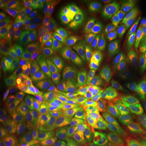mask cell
<instances>
[{"instance_id": "484cf974", "label": "cell", "mask_w": 146, "mask_h": 146, "mask_svg": "<svg viewBox=\"0 0 146 146\" xmlns=\"http://www.w3.org/2000/svg\"><path fill=\"white\" fill-rule=\"evenodd\" d=\"M58 1V11L61 19L67 20L71 18H81L79 9L76 0H60Z\"/></svg>"}, {"instance_id": "d6a6232c", "label": "cell", "mask_w": 146, "mask_h": 146, "mask_svg": "<svg viewBox=\"0 0 146 146\" xmlns=\"http://www.w3.org/2000/svg\"><path fill=\"white\" fill-rule=\"evenodd\" d=\"M62 20L63 32L68 39H72L81 28L83 23L81 18H71V19Z\"/></svg>"}, {"instance_id": "f1b7e54d", "label": "cell", "mask_w": 146, "mask_h": 146, "mask_svg": "<svg viewBox=\"0 0 146 146\" xmlns=\"http://www.w3.org/2000/svg\"><path fill=\"white\" fill-rule=\"evenodd\" d=\"M110 10L104 5L101 4L98 1H93L90 11H89L87 23L90 24L93 22L102 23L106 21L110 14Z\"/></svg>"}, {"instance_id": "cb8c5ba5", "label": "cell", "mask_w": 146, "mask_h": 146, "mask_svg": "<svg viewBox=\"0 0 146 146\" xmlns=\"http://www.w3.org/2000/svg\"><path fill=\"white\" fill-rule=\"evenodd\" d=\"M127 10L128 5L115 8L110 16L108 30L110 36L111 41H115L118 39Z\"/></svg>"}, {"instance_id": "60d3db41", "label": "cell", "mask_w": 146, "mask_h": 146, "mask_svg": "<svg viewBox=\"0 0 146 146\" xmlns=\"http://www.w3.org/2000/svg\"><path fill=\"white\" fill-rule=\"evenodd\" d=\"M9 144L10 146H31L25 139H21L16 141H11Z\"/></svg>"}, {"instance_id": "d590c367", "label": "cell", "mask_w": 146, "mask_h": 146, "mask_svg": "<svg viewBox=\"0 0 146 146\" xmlns=\"http://www.w3.org/2000/svg\"><path fill=\"white\" fill-rule=\"evenodd\" d=\"M0 18L2 21L8 22L13 21L14 10L4 2V1H0Z\"/></svg>"}, {"instance_id": "1f68e13d", "label": "cell", "mask_w": 146, "mask_h": 146, "mask_svg": "<svg viewBox=\"0 0 146 146\" xmlns=\"http://www.w3.org/2000/svg\"><path fill=\"white\" fill-rule=\"evenodd\" d=\"M131 108H132V101L129 94H128L115 106L114 109L112 110L111 116H114V118H125L127 116L129 117Z\"/></svg>"}, {"instance_id": "30bf717a", "label": "cell", "mask_w": 146, "mask_h": 146, "mask_svg": "<svg viewBox=\"0 0 146 146\" xmlns=\"http://www.w3.org/2000/svg\"><path fill=\"white\" fill-rule=\"evenodd\" d=\"M94 97V84L89 74L78 76L75 79L70 97L62 111L68 110L90 101Z\"/></svg>"}, {"instance_id": "f6af8a7d", "label": "cell", "mask_w": 146, "mask_h": 146, "mask_svg": "<svg viewBox=\"0 0 146 146\" xmlns=\"http://www.w3.org/2000/svg\"><path fill=\"white\" fill-rule=\"evenodd\" d=\"M118 146H125V145H122V144H121V145H118Z\"/></svg>"}, {"instance_id": "6da1fadb", "label": "cell", "mask_w": 146, "mask_h": 146, "mask_svg": "<svg viewBox=\"0 0 146 146\" xmlns=\"http://www.w3.org/2000/svg\"><path fill=\"white\" fill-rule=\"evenodd\" d=\"M13 10V21L37 23L48 27L60 19L58 1H24Z\"/></svg>"}, {"instance_id": "f35d334b", "label": "cell", "mask_w": 146, "mask_h": 146, "mask_svg": "<svg viewBox=\"0 0 146 146\" xmlns=\"http://www.w3.org/2000/svg\"><path fill=\"white\" fill-rule=\"evenodd\" d=\"M92 146H114V143L107 136L102 135L95 141Z\"/></svg>"}, {"instance_id": "ffe728a7", "label": "cell", "mask_w": 146, "mask_h": 146, "mask_svg": "<svg viewBox=\"0 0 146 146\" xmlns=\"http://www.w3.org/2000/svg\"><path fill=\"white\" fill-rule=\"evenodd\" d=\"M106 48V36L103 33L96 32L89 42L81 49V55L89 60L102 59Z\"/></svg>"}, {"instance_id": "83f0119b", "label": "cell", "mask_w": 146, "mask_h": 146, "mask_svg": "<svg viewBox=\"0 0 146 146\" xmlns=\"http://www.w3.org/2000/svg\"><path fill=\"white\" fill-rule=\"evenodd\" d=\"M96 33V27L94 24H87L80 29L79 31L71 39L70 41L79 49H82L89 43Z\"/></svg>"}, {"instance_id": "ee69618b", "label": "cell", "mask_w": 146, "mask_h": 146, "mask_svg": "<svg viewBox=\"0 0 146 146\" xmlns=\"http://www.w3.org/2000/svg\"><path fill=\"white\" fill-rule=\"evenodd\" d=\"M5 146H10V144H9V143H8L6 145H5Z\"/></svg>"}, {"instance_id": "bcb514c9", "label": "cell", "mask_w": 146, "mask_h": 146, "mask_svg": "<svg viewBox=\"0 0 146 146\" xmlns=\"http://www.w3.org/2000/svg\"><path fill=\"white\" fill-rule=\"evenodd\" d=\"M54 146H58V145H54Z\"/></svg>"}, {"instance_id": "ab89813d", "label": "cell", "mask_w": 146, "mask_h": 146, "mask_svg": "<svg viewBox=\"0 0 146 146\" xmlns=\"http://www.w3.org/2000/svg\"><path fill=\"white\" fill-rule=\"evenodd\" d=\"M23 1H21V0H6V1H4V2L14 10L19 6L22 3H23Z\"/></svg>"}, {"instance_id": "ba28073f", "label": "cell", "mask_w": 146, "mask_h": 146, "mask_svg": "<svg viewBox=\"0 0 146 146\" xmlns=\"http://www.w3.org/2000/svg\"><path fill=\"white\" fill-rule=\"evenodd\" d=\"M31 60H25L15 66L0 74V96L1 99L10 97L17 88L22 78L31 68Z\"/></svg>"}, {"instance_id": "f546056e", "label": "cell", "mask_w": 146, "mask_h": 146, "mask_svg": "<svg viewBox=\"0 0 146 146\" xmlns=\"http://www.w3.org/2000/svg\"><path fill=\"white\" fill-rule=\"evenodd\" d=\"M102 61V59L99 60H89L86 58H83L78 60L75 63V68H74L73 75L74 76H81L89 74V73L94 72Z\"/></svg>"}, {"instance_id": "e575fe53", "label": "cell", "mask_w": 146, "mask_h": 146, "mask_svg": "<svg viewBox=\"0 0 146 146\" xmlns=\"http://www.w3.org/2000/svg\"><path fill=\"white\" fill-rule=\"evenodd\" d=\"M92 2L93 1H89V0H76V3L81 14V19L83 23H87Z\"/></svg>"}, {"instance_id": "74e56055", "label": "cell", "mask_w": 146, "mask_h": 146, "mask_svg": "<svg viewBox=\"0 0 146 146\" xmlns=\"http://www.w3.org/2000/svg\"><path fill=\"white\" fill-rule=\"evenodd\" d=\"M75 68V63H71L68 64L59 66H56V74L58 75L64 76V75H70L73 74Z\"/></svg>"}, {"instance_id": "603a6c76", "label": "cell", "mask_w": 146, "mask_h": 146, "mask_svg": "<svg viewBox=\"0 0 146 146\" xmlns=\"http://www.w3.org/2000/svg\"><path fill=\"white\" fill-rule=\"evenodd\" d=\"M58 54L47 56H35L32 60L31 68L36 78L52 70V67L58 63Z\"/></svg>"}, {"instance_id": "5bb4252c", "label": "cell", "mask_w": 146, "mask_h": 146, "mask_svg": "<svg viewBox=\"0 0 146 146\" xmlns=\"http://www.w3.org/2000/svg\"><path fill=\"white\" fill-rule=\"evenodd\" d=\"M5 23L35 45H39L46 33V27L40 24L17 21H11Z\"/></svg>"}, {"instance_id": "e0dca14e", "label": "cell", "mask_w": 146, "mask_h": 146, "mask_svg": "<svg viewBox=\"0 0 146 146\" xmlns=\"http://www.w3.org/2000/svg\"><path fill=\"white\" fill-rule=\"evenodd\" d=\"M55 80V73L53 70H50L44 75L37 78L31 97V104L33 106L43 104Z\"/></svg>"}, {"instance_id": "8992f818", "label": "cell", "mask_w": 146, "mask_h": 146, "mask_svg": "<svg viewBox=\"0 0 146 146\" xmlns=\"http://www.w3.org/2000/svg\"><path fill=\"white\" fill-rule=\"evenodd\" d=\"M0 131L1 139H10L12 141L23 139L22 120L6 99H1Z\"/></svg>"}, {"instance_id": "7c38bea8", "label": "cell", "mask_w": 146, "mask_h": 146, "mask_svg": "<svg viewBox=\"0 0 146 146\" xmlns=\"http://www.w3.org/2000/svg\"><path fill=\"white\" fill-rule=\"evenodd\" d=\"M131 83L132 81L129 79L122 80L108 91L106 96L104 106L101 110L102 121L105 123L108 118L111 117L112 110L115 106L129 94Z\"/></svg>"}, {"instance_id": "ac0fdd59", "label": "cell", "mask_w": 146, "mask_h": 146, "mask_svg": "<svg viewBox=\"0 0 146 146\" xmlns=\"http://www.w3.org/2000/svg\"><path fill=\"white\" fill-rule=\"evenodd\" d=\"M144 4L145 3L143 2L131 1V3L128 5L127 14L124 20L118 39L127 41L135 26L139 14L143 10Z\"/></svg>"}, {"instance_id": "52a82bcc", "label": "cell", "mask_w": 146, "mask_h": 146, "mask_svg": "<svg viewBox=\"0 0 146 146\" xmlns=\"http://www.w3.org/2000/svg\"><path fill=\"white\" fill-rule=\"evenodd\" d=\"M46 33L38 46L36 56L58 54L70 41L63 32L62 20L61 18L46 27Z\"/></svg>"}, {"instance_id": "d4e9b609", "label": "cell", "mask_w": 146, "mask_h": 146, "mask_svg": "<svg viewBox=\"0 0 146 146\" xmlns=\"http://www.w3.org/2000/svg\"><path fill=\"white\" fill-rule=\"evenodd\" d=\"M105 123L102 120L94 127L81 133L79 143L78 146H92L95 141L102 135Z\"/></svg>"}, {"instance_id": "277c9868", "label": "cell", "mask_w": 146, "mask_h": 146, "mask_svg": "<svg viewBox=\"0 0 146 146\" xmlns=\"http://www.w3.org/2000/svg\"><path fill=\"white\" fill-rule=\"evenodd\" d=\"M64 120V123L81 133L101 121V108L96 104L78 106L68 111Z\"/></svg>"}, {"instance_id": "8d00e7d4", "label": "cell", "mask_w": 146, "mask_h": 146, "mask_svg": "<svg viewBox=\"0 0 146 146\" xmlns=\"http://www.w3.org/2000/svg\"><path fill=\"white\" fill-rule=\"evenodd\" d=\"M100 3L108 8L110 10L112 8H117L120 7L129 5L131 1H124V0H97Z\"/></svg>"}, {"instance_id": "7a4b0ae2", "label": "cell", "mask_w": 146, "mask_h": 146, "mask_svg": "<svg viewBox=\"0 0 146 146\" xmlns=\"http://www.w3.org/2000/svg\"><path fill=\"white\" fill-rule=\"evenodd\" d=\"M36 77L31 68L22 78L17 88L8 98H5L16 114L23 118L30 113V96L35 86Z\"/></svg>"}, {"instance_id": "4fadbf2b", "label": "cell", "mask_w": 146, "mask_h": 146, "mask_svg": "<svg viewBox=\"0 0 146 146\" xmlns=\"http://www.w3.org/2000/svg\"><path fill=\"white\" fill-rule=\"evenodd\" d=\"M23 139L31 146H49L46 143L36 113L29 114L22 119Z\"/></svg>"}, {"instance_id": "8fae6325", "label": "cell", "mask_w": 146, "mask_h": 146, "mask_svg": "<svg viewBox=\"0 0 146 146\" xmlns=\"http://www.w3.org/2000/svg\"><path fill=\"white\" fill-rule=\"evenodd\" d=\"M106 136L115 143H122L136 135L137 130L125 118L110 117L104 124Z\"/></svg>"}, {"instance_id": "7402d4cb", "label": "cell", "mask_w": 146, "mask_h": 146, "mask_svg": "<svg viewBox=\"0 0 146 146\" xmlns=\"http://www.w3.org/2000/svg\"><path fill=\"white\" fill-rule=\"evenodd\" d=\"M127 41L118 39L115 41H110L105 58L102 61L114 68L120 64L123 61L127 48Z\"/></svg>"}, {"instance_id": "7bdbcfd3", "label": "cell", "mask_w": 146, "mask_h": 146, "mask_svg": "<svg viewBox=\"0 0 146 146\" xmlns=\"http://www.w3.org/2000/svg\"><path fill=\"white\" fill-rule=\"evenodd\" d=\"M138 79L141 80V81H143V83L146 84V70H143L141 73L137 75Z\"/></svg>"}, {"instance_id": "4316f807", "label": "cell", "mask_w": 146, "mask_h": 146, "mask_svg": "<svg viewBox=\"0 0 146 146\" xmlns=\"http://www.w3.org/2000/svg\"><path fill=\"white\" fill-rule=\"evenodd\" d=\"M78 47L70 41L58 53L59 61L58 65L64 66L71 63H76L80 59Z\"/></svg>"}, {"instance_id": "3957f363", "label": "cell", "mask_w": 146, "mask_h": 146, "mask_svg": "<svg viewBox=\"0 0 146 146\" xmlns=\"http://www.w3.org/2000/svg\"><path fill=\"white\" fill-rule=\"evenodd\" d=\"M75 79L73 74L60 76L56 78L43 104L47 110L56 113L62 112L70 97Z\"/></svg>"}, {"instance_id": "5b68a950", "label": "cell", "mask_w": 146, "mask_h": 146, "mask_svg": "<svg viewBox=\"0 0 146 146\" xmlns=\"http://www.w3.org/2000/svg\"><path fill=\"white\" fill-rule=\"evenodd\" d=\"M120 81L122 80L116 74L114 67L102 61L100 66L94 72L92 78L94 98L101 110L104 106L107 93Z\"/></svg>"}, {"instance_id": "b9f144b4", "label": "cell", "mask_w": 146, "mask_h": 146, "mask_svg": "<svg viewBox=\"0 0 146 146\" xmlns=\"http://www.w3.org/2000/svg\"><path fill=\"white\" fill-rule=\"evenodd\" d=\"M129 146H146V140L141 139L132 141Z\"/></svg>"}, {"instance_id": "44dd1931", "label": "cell", "mask_w": 146, "mask_h": 146, "mask_svg": "<svg viewBox=\"0 0 146 146\" xmlns=\"http://www.w3.org/2000/svg\"><path fill=\"white\" fill-rule=\"evenodd\" d=\"M81 133L66 123H60L58 127L54 145L58 146H78Z\"/></svg>"}, {"instance_id": "2e32d148", "label": "cell", "mask_w": 146, "mask_h": 146, "mask_svg": "<svg viewBox=\"0 0 146 146\" xmlns=\"http://www.w3.org/2000/svg\"><path fill=\"white\" fill-rule=\"evenodd\" d=\"M43 137L49 146H54L59 123L52 112L47 110H39L36 112Z\"/></svg>"}, {"instance_id": "9c48e42d", "label": "cell", "mask_w": 146, "mask_h": 146, "mask_svg": "<svg viewBox=\"0 0 146 146\" xmlns=\"http://www.w3.org/2000/svg\"><path fill=\"white\" fill-rule=\"evenodd\" d=\"M145 60L136 47L128 43L125 56L120 64L114 67V70L120 80H128L143 71Z\"/></svg>"}, {"instance_id": "4dcf8cb0", "label": "cell", "mask_w": 146, "mask_h": 146, "mask_svg": "<svg viewBox=\"0 0 146 146\" xmlns=\"http://www.w3.org/2000/svg\"><path fill=\"white\" fill-rule=\"evenodd\" d=\"M17 41V36L12 31L7 29H1L0 31V54L5 52L15 45Z\"/></svg>"}, {"instance_id": "836d02e7", "label": "cell", "mask_w": 146, "mask_h": 146, "mask_svg": "<svg viewBox=\"0 0 146 146\" xmlns=\"http://www.w3.org/2000/svg\"><path fill=\"white\" fill-rule=\"evenodd\" d=\"M131 90L135 92L140 99L146 102V84L139 79L132 81Z\"/></svg>"}, {"instance_id": "9a60e30c", "label": "cell", "mask_w": 146, "mask_h": 146, "mask_svg": "<svg viewBox=\"0 0 146 146\" xmlns=\"http://www.w3.org/2000/svg\"><path fill=\"white\" fill-rule=\"evenodd\" d=\"M33 58L28 45L25 41H19L12 48L1 55L0 58V71L1 72L20 64L24 60Z\"/></svg>"}, {"instance_id": "d6986e66", "label": "cell", "mask_w": 146, "mask_h": 146, "mask_svg": "<svg viewBox=\"0 0 146 146\" xmlns=\"http://www.w3.org/2000/svg\"><path fill=\"white\" fill-rule=\"evenodd\" d=\"M129 94L132 101V108L128 120L136 130L143 129L146 127V102L140 99L131 89Z\"/></svg>"}]
</instances>
